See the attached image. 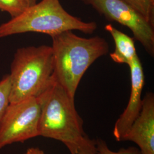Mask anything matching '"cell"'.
Wrapping results in <instances>:
<instances>
[{
  "instance_id": "cell-3",
  "label": "cell",
  "mask_w": 154,
  "mask_h": 154,
  "mask_svg": "<svg viewBox=\"0 0 154 154\" xmlns=\"http://www.w3.org/2000/svg\"><path fill=\"white\" fill-rule=\"evenodd\" d=\"M97 29L95 22L83 21L69 13L60 0H42L0 25V38L28 32L43 33L50 37L72 30L92 34Z\"/></svg>"
},
{
  "instance_id": "cell-7",
  "label": "cell",
  "mask_w": 154,
  "mask_h": 154,
  "mask_svg": "<svg viewBox=\"0 0 154 154\" xmlns=\"http://www.w3.org/2000/svg\"><path fill=\"white\" fill-rule=\"evenodd\" d=\"M131 75V94L126 108L116 121L113 135L117 141H123L127 132L140 114L142 106V94L144 85L143 66L137 56L128 65Z\"/></svg>"
},
{
  "instance_id": "cell-10",
  "label": "cell",
  "mask_w": 154,
  "mask_h": 154,
  "mask_svg": "<svg viewBox=\"0 0 154 154\" xmlns=\"http://www.w3.org/2000/svg\"><path fill=\"white\" fill-rule=\"evenodd\" d=\"M154 25V0H123Z\"/></svg>"
},
{
  "instance_id": "cell-4",
  "label": "cell",
  "mask_w": 154,
  "mask_h": 154,
  "mask_svg": "<svg viewBox=\"0 0 154 154\" xmlns=\"http://www.w3.org/2000/svg\"><path fill=\"white\" fill-rule=\"evenodd\" d=\"M10 103L42 93L53 79L51 46H28L17 50L11 65Z\"/></svg>"
},
{
  "instance_id": "cell-8",
  "label": "cell",
  "mask_w": 154,
  "mask_h": 154,
  "mask_svg": "<svg viewBox=\"0 0 154 154\" xmlns=\"http://www.w3.org/2000/svg\"><path fill=\"white\" fill-rule=\"evenodd\" d=\"M123 141L136 143L141 154H154V95L146 94L140 114L125 135Z\"/></svg>"
},
{
  "instance_id": "cell-16",
  "label": "cell",
  "mask_w": 154,
  "mask_h": 154,
  "mask_svg": "<svg viewBox=\"0 0 154 154\" xmlns=\"http://www.w3.org/2000/svg\"><path fill=\"white\" fill-rule=\"evenodd\" d=\"M71 154H88V153H86L85 152L81 151H73L71 152Z\"/></svg>"
},
{
  "instance_id": "cell-5",
  "label": "cell",
  "mask_w": 154,
  "mask_h": 154,
  "mask_svg": "<svg viewBox=\"0 0 154 154\" xmlns=\"http://www.w3.org/2000/svg\"><path fill=\"white\" fill-rule=\"evenodd\" d=\"M40 112L37 97L10 103L0 122V149L39 136Z\"/></svg>"
},
{
  "instance_id": "cell-6",
  "label": "cell",
  "mask_w": 154,
  "mask_h": 154,
  "mask_svg": "<svg viewBox=\"0 0 154 154\" xmlns=\"http://www.w3.org/2000/svg\"><path fill=\"white\" fill-rule=\"evenodd\" d=\"M108 20L131 30L134 38L149 55H154V25L123 0H82Z\"/></svg>"
},
{
  "instance_id": "cell-12",
  "label": "cell",
  "mask_w": 154,
  "mask_h": 154,
  "mask_svg": "<svg viewBox=\"0 0 154 154\" xmlns=\"http://www.w3.org/2000/svg\"><path fill=\"white\" fill-rule=\"evenodd\" d=\"M26 8L22 0H0V10L8 12L11 18L18 16Z\"/></svg>"
},
{
  "instance_id": "cell-2",
  "label": "cell",
  "mask_w": 154,
  "mask_h": 154,
  "mask_svg": "<svg viewBox=\"0 0 154 154\" xmlns=\"http://www.w3.org/2000/svg\"><path fill=\"white\" fill-rule=\"evenodd\" d=\"M51 37L53 78L74 98L85 72L97 59L109 53V45L105 38L99 36L83 38L72 31Z\"/></svg>"
},
{
  "instance_id": "cell-1",
  "label": "cell",
  "mask_w": 154,
  "mask_h": 154,
  "mask_svg": "<svg viewBox=\"0 0 154 154\" xmlns=\"http://www.w3.org/2000/svg\"><path fill=\"white\" fill-rule=\"evenodd\" d=\"M37 98L41 107L39 136L62 142L70 152L81 151L97 154L95 141L84 131L83 122L75 109L74 98L54 78Z\"/></svg>"
},
{
  "instance_id": "cell-15",
  "label": "cell",
  "mask_w": 154,
  "mask_h": 154,
  "mask_svg": "<svg viewBox=\"0 0 154 154\" xmlns=\"http://www.w3.org/2000/svg\"><path fill=\"white\" fill-rule=\"evenodd\" d=\"M25 5L28 8L33 5L37 3V0H22Z\"/></svg>"
},
{
  "instance_id": "cell-13",
  "label": "cell",
  "mask_w": 154,
  "mask_h": 154,
  "mask_svg": "<svg viewBox=\"0 0 154 154\" xmlns=\"http://www.w3.org/2000/svg\"><path fill=\"white\" fill-rule=\"evenodd\" d=\"M97 154H141L139 149L135 147H130L127 149H120L118 152L111 151L105 141L98 139L96 141Z\"/></svg>"
},
{
  "instance_id": "cell-11",
  "label": "cell",
  "mask_w": 154,
  "mask_h": 154,
  "mask_svg": "<svg viewBox=\"0 0 154 154\" xmlns=\"http://www.w3.org/2000/svg\"><path fill=\"white\" fill-rule=\"evenodd\" d=\"M11 80L9 75H6L0 81V122L10 104Z\"/></svg>"
},
{
  "instance_id": "cell-9",
  "label": "cell",
  "mask_w": 154,
  "mask_h": 154,
  "mask_svg": "<svg viewBox=\"0 0 154 154\" xmlns=\"http://www.w3.org/2000/svg\"><path fill=\"white\" fill-rule=\"evenodd\" d=\"M105 29L112 36L116 46L115 50L110 54L111 58L116 63L128 65L138 56L133 39L111 24L106 25Z\"/></svg>"
},
{
  "instance_id": "cell-14",
  "label": "cell",
  "mask_w": 154,
  "mask_h": 154,
  "mask_svg": "<svg viewBox=\"0 0 154 154\" xmlns=\"http://www.w3.org/2000/svg\"><path fill=\"white\" fill-rule=\"evenodd\" d=\"M24 154H45L43 151L38 148H30L28 149Z\"/></svg>"
}]
</instances>
